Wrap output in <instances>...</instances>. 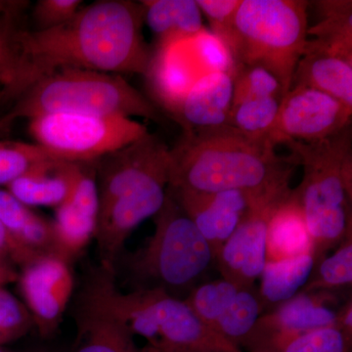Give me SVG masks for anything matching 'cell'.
Here are the masks:
<instances>
[{
    "mask_svg": "<svg viewBox=\"0 0 352 352\" xmlns=\"http://www.w3.org/2000/svg\"><path fill=\"white\" fill-rule=\"evenodd\" d=\"M285 145L303 168L302 182L294 192L305 214L316 264L352 234L351 126L318 142Z\"/></svg>",
    "mask_w": 352,
    "mask_h": 352,
    "instance_id": "3957f363",
    "label": "cell"
},
{
    "mask_svg": "<svg viewBox=\"0 0 352 352\" xmlns=\"http://www.w3.org/2000/svg\"><path fill=\"white\" fill-rule=\"evenodd\" d=\"M36 144L53 156L90 163L131 144L149 132L131 118L54 113L29 120Z\"/></svg>",
    "mask_w": 352,
    "mask_h": 352,
    "instance_id": "ba28073f",
    "label": "cell"
},
{
    "mask_svg": "<svg viewBox=\"0 0 352 352\" xmlns=\"http://www.w3.org/2000/svg\"><path fill=\"white\" fill-rule=\"evenodd\" d=\"M305 0H241L228 39L236 66H258L291 89L308 41Z\"/></svg>",
    "mask_w": 352,
    "mask_h": 352,
    "instance_id": "5b68a950",
    "label": "cell"
},
{
    "mask_svg": "<svg viewBox=\"0 0 352 352\" xmlns=\"http://www.w3.org/2000/svg\"><path fill=\"white\" fill-rule=\"evenodd\" d=\"M196 2L201 14L210 21V31L227 44L241 0H196Z\"/></svg>",
    "mask_w": 352,
    "mask_h": 352,
    "instance_id": "8d00e7d4",
    "label": "cell"
},
{
    "mask_svg": "<svg viewBox=\"0 0 352 352\" xmlns=\"http://www.w3.org/2000/svg\"><path fill=\"white\" fill-rule=\"evenodd\" d=\"M352 110L330 95L308 87H292L285 95L268 140L276 147L314 143L351 126Z\"/></svg>",
    "mask_w": 352,
    "mask_h": 352,
    "instance_id": "9c48e42d",
    "label": "cell"
},
{
    "mask_svg": "<svg viewBox=\"0 0 352 352\" xmlns=\"http://www.w3.org/2000/svg\"><path fill=\"white\" fill-rule=\"evenodd\" d=\"M239 289L226 280H217L194 288L184 300L196 316L214 332L217 321L230 307Z\"/></svg>",
    "mask_w": 352,
    "mask_h": 352,
    "instance_id": "4dcf8cb0",
    "label": "cell"
},
{
    "mask_svg": "<svg viewBox=\"0 0 352 352\" xmlns=\"http://www.w3.org/2000/svg\"><path fill=\"white\" fill-rule=\"evenodd\" d=\"M78 295L73 352H139L131 329L104 300L95 268Z\"/></svg>",
    "mask_w": 352,
    "mask_h": 352,
    "instance_id": "7c38bea8",
    "label": "cell"
},
{
    "mask_svg": "<svg viewBox=\"0 0 352 352\" xmlns=\"http://www.w3.org/2000/svg\"><path fill=\"white\" fill-rule=\"evenodd\" d=\"M263 311L258 292L252 289H241L230 307L220 317L214 332L233 346L242 351V346Z\"/></svg>",
    "mask_w": 352,
    "mask_h": 352,
    "instance_id": "f1b7e54d",
    "label": "cell"
},
{
    "mask_svg": "<svg viewBox=\"0 0 352 352\" xmlns=\"http://www.w3.org/2000/svg\"><path fill=\"white\" fill-rule=\"evenodd\" d=\"M78 164L61 159L51 160L16 178L7 189L28 207L56 208L69 196Z\"/></svg>",
    "mask_w": 352,
    "mask_h": 352,
    "instance_id": "ffe728a7",
    "label": "cell"
},
{
    "mask_svg": "<svg viewBox=\"0 0 352 352\" xmlns=\"http://www.w3.org/2000/svg\"><path fill=\"white\" fill-rule=\"evenodd\" d=\"M0 220L28 249L41 256H59L53 222L36 214L8 190L0 189Z\"/></svg>",
    "mask_w": 352,
    "mask_h": 352,
    "instance_id": "603a6c76",
    "label": "cell"
},
{
    "mask_svg": "<svg viewBox=\"0 0 352 352\" xmlns=\"http://www.w3.org/2000/svg\"><path fill=\"white\" fill-rule=\"evenodd\" d=\"M336 302L333 292H298L272 312L261 315L252 333H300L336 327L337 311L330 307Z\"/></svg>",
    "mask_w": 352,
    "mask_h": 352,
    "instance_id": "d6986e66",
    "label": "cell"
},
{
    "mask_svg": "<svg viewBox=\"0 0 352 352\" xmlns=\"http://www.w3.org/2000/svg\"><path fill=\"white\" fill-rule=\"evenodd\" d=\"M292 87L318 90L352 110V52L308 39L296 65Z\"/></svg>",
    "mask_w": 352,
    "mask_h": 352,
    "instance_id": "e0dca14e",
    "label": "cell"
},
{
    "mask_svg": "<svg viewBox=\"0 0 352 352\" xmlns=\"http://www.w3.org/2000/svg\"><path fill=\"white\" fill-rule=\"evenodd\" d=\"M98 212L95 162L80 163L69 196L56 208L53 221L61 258L71 263L94 238Z\"/></svg>",
    "mask_w": 352,
    "mask_h": 352,
    "instance_id": "9a60e30c",
    "label": "cell"
},
{
    "mask_svg": "<svg viewBox=\"0 0 352 352\" xmlns=\"http://www.w3.org/2000/svg\"><path fill=\"white\" fill-rule=\"evenodd\" d=\"M0 254L21 270L41 258V254L28 249L14 238L12 234L0 220Z\"/></svg>",
    "mask_w": 352,
    "mask_h": 352,
    "instance_id": "74e56055",
    "label": "cell"
},
{
    "mask_svg": "<svg viewBox=\"0 0 352 352\" xmlns=\"http://www.w3.org/2000/svg\"><path fill=\"white\" fill-rule=\"evenodd\" d=\"M233 100V76L206 74L187 92L173 119L182 132L210 131L229 126Z\"/></svg>",
    "mask_w": 352,
    "mask_h": 352,
    "instance_id": "2e32d148",
    "label": "cell"
},
{
    "mask_svg": "<svg viewBox=\"0 0 352 352\" xmlns=\"http://www.w3.org/2000/svg\"><path fill=\"white\" fill-rule=\"evenodd\" d=\"M95 170L101 208L153 176L170 171V146L148 132L95 161Z\"/></svg>",
    "mask_w": 352,
    "mask_h": 352,
    "instance_id": "30bf717a",
    "label": "cell"
},
{
    "mask_svg": "<svg viewBox=\"0 0 352 352\" xmlns=\"http://www.w3.org/2000/svg\"><path fill=\"white\" fill-rule=\"evenodd\" d=\"M285 198L252 208L245 215L214 259L222 279L239 289L254 288L266 263L268 220Z\"/></svg>",
    "mask_w": 352,
    "mask_h": 352,
    "instance_id": "4fadbf2b",
    "label": "cell"
},
{
    "mask_svg": "<svg viewBox=\"0 0 352 352\" xmlns=\"http://www.w3.org/2000/svg\"><path fill=\"white\" fill-rule=\"evenodd\" d=\"M0 352H6V351H2V349H0Z\"/></svg>",
    "mask_w": 352,
    "mask_h": 352,
    "instance_id": "ee69618b",
    "label": "cell"
},
{
    "mask_svg": "<svg viewBox=\"0 0 352 352\" xmlns=\"http://www.w3.org/2000/svg\"><path fill=\"white\" fill-rule=\"evenodd\" d=\"M311 254L278 261H266L258 291L263 305H280L295 296L307 283L314 268Z\"/></svg>",
    "mask_w": 352,
    "mask_h": 352,
    "instance_id": "d4e9b609",
    "label": "cell"
},
{
    "mask_svg": "<svg viewBox=\"0 0 352 352\" xmlns=\"http://www.w3.org/2000/svg\"><path fill=\"white\" fill-rule=\"evenodd\" d=\"M153 219L154 234L129 261L132 280L138 284L135 289H163L173 296L191 292L214 261L210 245L168 187Z\"/></svg>",
    "mask_w": 352,
    "mask_h": 352,
    "instance_id": "52a82bcc",
    "label": "cell"
},
{
    "mask_svg": "<svg viewBox=\"0 0 352 352\" xmlns=\"http://www.w3.org/2000/svg\"><path fill=\"white\" fill-rule=\"evenodd\" d=\"M252 96H285L279 80L258 66H236L233 74V101Z\"/></svg>",
    "mask_w": 352,
    "mask_h": 352,
    "instance_id": "d6a6232c",
    "label": "cell"
},
{
    "mask_svg": "<svg viewBox=\"0 0 352 352\" xmlns=\"http://www.w3.org/2000/svg\"><path fill=\"white\" fill-rule=\"evenodd\" d=\"M54 113L164 122V113L124 76L83 69H58L39 78L17 97L11 110L0 119L10 127L17 119L30 120Z\"/></svg>",
    "mask_w": 352,
    "mask_h": 352,
    "instance_id": "277c9868",
    "label": "cell"
},
{
    "mask_svg": "<svg viewBox=\"0 0 352 352\" xmlns=\"http://www.w3.org/2000/svg\"><path fill=\"white\" fill-rule=\"evenodd\" d=\"M352 338L337 327L300 333H252L243 346L249 352H351Z\"/></svg>",
    "mask_w": 352,
    "mask_h": 352,
    "instance_id": "cb8c5ba5",
    "label": "cell"
},
{
    "mask_svg": "<svg viewBox=\"0 0 352 352\" xmlns=\"http://www.w3.org/2000/svg\"><path fill=\"white\" fill-rule=\"evenodd\" d=\"M191 45L203 68L208 73L230 74L233 76L236 65L227 44L210 30H203L191 39Z\"/></svg>",
    "mask_w": 352,
    "mask_h": 352,
    "instance_id": "836d02e7",
    "label": "cell"
},
{
    "mask_svg": "<svg viewBox=\"0 0 352 352\" xmlns=\"http://www.w3.org/2000/svg\"><path fill=\"white\" fill-rule=\"evenodd\" d=\"M336 327L346 333L347 337L352 338V300H349L337 311Z\"/></svg>",
    "mask_w": 352,
    "mask_h": 352,
    "instance_id": "f35d334b",
    "label": "cell"
},
{
    "mask_svg": "<svg viewBox=\"0 0 352 352\" xmlns=\"http://www.w3.org/2000/svg\"><path fill=\"white\" fill-rule=\"evenodd\" d=\"M29 1L23 0H0V13H24Z\"/></svg>",
    "mask_w": 352,
    "mask_h": 352,
    "instance_id": "60d3db41",
    "label": "cell"
},
{
    "mask_svg": "<svg viewBox=\"0 0 352 352\" xmlns=\"http://www.w3.org/2000/svg\"><path fill=\"white\" fill-rule=\"evenodd\" d=\"M32 325V315L24 303L0 287V344L22 337Z\"/></svg>",
    "mask_w": 352,
    "mask_h": 352,
    "instance_id": "e575fe53",
    "label": "cell"
},
{
    "mask_svg": "<svg viewBox=\"0 0 352 352\" xmlns=\"http://www.w3.org/2000/svg\"><path fill=\"white\" fill-rule=\"evenodd\" d=\"M82 0H38L32 16L34 31L54 29L73 19L82 7Z\"/></svg>",
    "mask_w": 352,
    "mask_h": 352,
    "instance_id": "d590c367",
    "label": "cell"
},
{
    "mask_svg": "<svg viewBox=\"0 0 352 352\" xmlns=\"http://www.w3.org/2000/svg\"><path fill=\"white\" fill-rule=\"evenodd\" d=\"M197 75L200 74L192 68L178 43L156 45L144 76L151 101L173 118L190 88L200 78Z\"/></svg>",
    "mask_w": 352,
    "mask_h": 352,
    "instance_id": "ac0fdd59",
    "label": "cell"
},
{
    "mask_svg": "<svg viewBox=\"0 0 352 352\" xmlns=\"http://www.w3.org/2000/svg\"><path fill=\"white\" fill-rule=\"evenodd\" d=\"M140 3L144 24L156 36V45L188 41L204 29L196 0H143Z\"/></svg>",
    "mask_w": 352,
    "mask_h": 352,
    "instance_id": "7402d4cb",
    "label": "cell"
},
{
    "mask_svg": "<svg viewBox=\"0 0 352 352\" xmlns=\"http://www.w3.org/2000/svg\"><path fill=\"white\" fill-rule=\"evenodd\" d=\"M283 97L252 96L233 101L228 126L248 138L268 140Z\"/></svg>",
    "mask_w": 352,
    "mask_h": 352,
    "instance_id": "83f0119b",
    "label": "cell"
},
{
    "mask_svg": "<svg viewBox=\"0 0 352 352\" xmlns=\"http://www.w3.org/2000/svg\"><path fill=\"white\" fill-rule=\"evenodd\" d=\"M139 352H201V351H171V349H160V347L153 346L151 344H146L142 349H139Z\"/></svg>",
    "mask_w": 352,
    "mask_h": 352,
    "instance_id": "b9f144b4",
    "label": "cell"
},
{
    "mask_svg": "<svg viewBox=\"0 0 352 352\" xmlns=\"http://www.w3.org/2000/svg\"><path fill=\"white\" fill-rule=\"evenodd\" d=\"M9 127L0 119V132L8 131Z\"/></svg>",
    "mask_w": 352,
    "mask_h": 352,
    "instance_id": "7bdbcfd3",
    "label": "cell"
},
{
    "mask_svg": "<svg viewBox=\"0 0 352 352\" xmlns=\"http://www.w3.org/2000/svg\"><path fill=\"white\" fill-rule=\"evenodd\" d=\"M96 274L109 307L148 344L171 351L242 352L208 329L184 300L159 288L120 293L116 270L101 264Z\"/></svg>",
    "mask_w": 352,
    "mask_h": 352,
    "instance_id": "8992f818",
    "label": "cell"
},
{
    "mask_svg": "<svg viewBox=\"0 0 352 352\" xmlns=\"http://www.w3.org/2000/svg\"><path fill=\"white\" fill-rule=\"evenodd\" d=\"M318 21L308 27L307 36L321 45L352 52L351 0L314 1Z\"/></svg>",
    "mask_w": 352,
    "mask_h": 352,
    "instance_id": "484cf974",
    "label": "cell"
},
{
    "mask_svg": "<svg viewBox=\"0 0 352 352\" xmlns=\"http://www.w3.org/2000/svg\"><path fill=\"white\" fill-rule=\"evenodd\" d=\"M352 283V234L340 242L337 251L328 258L315 264L303 293L328 291L351 286Z\"/></svg>",
    "mask_w": 352,
    "mask_h": 352,
    "instance_id": "f546056e",
    "label": "cell"
},
{
    "mask_svg": "<svg viewBox=\"0 0 352 352\" xmlns=\"http://www.w3.org/2000/svg\"><path fill=\"white\" fill-rule=\"evenodd\" d=\"M168 187L210 245L214 261L222 245L232 235L249 210L270 203L259 201L238 190L201 193Z\"/></svg>",
    "mask_w": 352,
    "mask_h": 352,
    "instance_id": "5bb4252c",
    "label": "cell"
},
{
    "mask_svg": "<svg viewBox=\"0 0 352 352\" xmlns=\"http://www.w3.org/2000/svg\"><path fill=\"white\" fill-rule=\"evenodd\" d=\"M18 278L19 273L16 270L15 265L0 254V287L18 281Z\"/></svg>",
    "mask_w": 352,
    "mask_h": 352,
    "instance_id": "ab89813d",
    "label": "cell"
},
{
    "mask_svg": "<svg viewBox=\"0 0 352 352\" xmlns=\"http://www.w3.org/2000/svg\"><path fill=\"white\" fill-rule=\"evenodd\" d=\"M296 166L294 155L280 156L270 141L230 126L182 132L170 147L168 186L201 193L238 190L267 203L291 192Z\"/></svg>",
    "mask_w": 352,
    "mask_h": 352,
    "instance_id": "7a4b0ae2",
    "label": "cell"
},
{
    "mask_svg": "<svg viewBox=\"0 0 352 352\" xmlns=\"http://www.w3.org/2000/svg\"><path fill=\"white\" fill-rule=\"evenodd\" d=\"M140 1L99 0L54 29L22 34L23 67L15 101L44 76L63 69L145 76L153 50L143 36Z\"/></svg>",
    "mask_w": 352,
    "mask_h": 352,
    "instance_id": "6da1fadb",
    "label": "cell"
},
{
    "mask_svg": "<svg viewBox=\"0 0 352 352\" xmlns=\"http://www.w3.org/2000/svg\"><path fill=\"white\" fill-rule=\"evenodd\" d=\"M314 250L305 214L294 189L273 210L266 232V261L311 254Z\"/></svg>",
    "mask_w": 352,
    "mask_h": 352,
    "instance_id": "44dd1931",
    "label": "cell"
},
{
    "mask_svg": "<svg viewBox=\"0 0 352 352\" xmlns=\"http://www.w3.org/2000/svg\"><path fill=\"white\" fill-rule=\"evenodd\" d=\"M54 159L59 157L36 143L0 141V185L7 186L16 178Z\"/></svg>",
    "mask_w": 352,
    "mask_h": 352,
    "instance_id": "1f68e13d",
    "label": "cell"
},
{
    "mask_svg": "<svg viewBox=\"0 0 352 352\" xmlns=\"http://www.w3.org/2000/svg\"><path fill=\"white\" fill-rule=\"evenodd\" d=\"M21 292L25 307L43 336L56 331L74 291L69 263L56 254H46L22 268Z\"/></svg>",
    "mask_w": 352,
    "mask_h": 352,
    "instance_id": "8fae6325",
    "label": "cell"
},
{
    "mask_svg": "<svg viewBox=\"0 0 352 352\" xmlns=\"http://www.w3.org/2000/svg\"><path fill=\"white\" fill-rule=\"evenodd\" d=\"M22 13H0V102L12 101L23 67Z\"/></svg>",
    "mask_w": 352,
    "mask_h": 352,
    "instance_id": "4316f807",
    "label": "cell"
}]
</instances>
